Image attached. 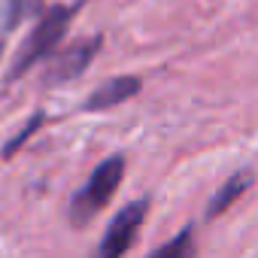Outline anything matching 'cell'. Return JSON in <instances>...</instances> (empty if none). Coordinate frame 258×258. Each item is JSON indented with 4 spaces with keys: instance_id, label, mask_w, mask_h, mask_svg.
<instances>
[{
    "instance_id": "obj_1",
    "label": "cell",
    "mask_w": 258,
    "mask_h": 258,
    "mask_svg": "<svg viewBox=\"0 0 258 258\" xmlns=\"http://www.w3.org/2000/svg\"><path fill=\"white\" fill-rule=\"evenodd\" d=\"M73 16H76V7H61V4L52 7V10H46V13H40L34 31L28 34V40L22 43V49L13 58L10 79H22L31 67H37L40 61H46L49 55H55L61 49V40L70 31Z\"/></svg>"
},
{
    "instance_id": "obj_2",
    "label": "cell",
    "mask_w": 258,
    "mask_h": 258,
    "mask_svg": "<svg viewBox=\"0 0 258 258\" xmlns=\"http://www.w3.org/2000/svg\"><path fill=\"white\" fill-rule=\"evenodd\" d=\"M124 170H127V164H124V155L121 152L103 158L91 170V176L85 179V185L70 198L67 216H70V225L73 228H85V225H91L94 216H100V210L115 198V191H118V185L124 179Z\"/></svg>"
},
{
    "instance_id": "obj_3",
    "label": "cell",
    "mask_w": 258,
    "mask_h": 258,
    "mask_svg": "<svg viewBox=\"0 0 258 258\" xmlns=\"http://www.w3.org/2000/svg\"><path fill=\"white\" fill-rule=\"evenodd\" d=\"M149 204H152L149 198L127 201L109 219V225H106V231H103V237H100V243H97V249H94L91 258H124L127 249L134 246V240H137L146 216H149Z\"/></svg>"
},
{
    "instance_id": "obj_4",
    "label": "cell",
    "mask_w": 258,
    "mask_h": 258,
    "mask_svg": "<svg viewBox=\"0 0 258 258\" xmlns=\"http://www.w3.org/2000/svg\"><path fill=\"white\" fill-rule=\"evenodd\" d=\"M103 49V37L94 34V37H85V40H76L70 46H61L55 55H49V67H46V85H64V82H73L79 79L91 61L97 58V52Z\"/></svg>"
},
{
    "instance_id": "obj_5",
    "label": "cell",
    "mask_w": 258,
    "mask_h": 258,
    "mask_svg": "<svg viewBox=\"0 0 258 258\" xmlns=\"http://www.w3.org/2000/svg\"><path fill=\"white\" fill-rule=\"evenodd\" d=\"M143 91V79L140 76H112L106 82H100L85 100H82V112H106L112 106H121L131 97H137Z\"/></svg>"
},
{
    "instance_id": "obj_6",
    "label": "cell",
    "mask_w": 258,
    "mask_h": 258,
    "mask_svg": "<svg viewBox=\"0 0 258 258\" xmlns=\"http://www.w3.org/2000/svg\"><path fill=\"white\" fill-rule=\"evenodd\" d=\"M252 182H255V170H252V167L234 170V173L213 191V198L207 201V207H204V222H216L219 216H225V213L252 188Z\"/></svg>"
},
{
    "instance_id": "obj_7",
    "label": "cell",
    "mask_w": 258,
    "mask_h": 258,
    "mask_svg": "<svg viewBox=\"0 0 258 258\" xmlns=\"http://www.w3.org/2000/svg\"><path fill=\"white\" fill-rule=\"evenodd\" d=\"M149 258H198V231H195V225L191 222L182 225L167 243L152 249Z\"/></svg>"
},
{
    "instance_id": "obj_8",
    "label": "cell",
    "mask_w": 258,
    "mask_h": 258,
    "mask_svg": "<svg viewBox=\"0 0 258 258\" xmlns=\"http://www.w3.org/2000/svg\"><path fill=\"white\" fill-rule=\"evenodd\" d=\"M40 13H43V0H7V7H4V28L13 31L22 22L40 16Z\"/></svg>"
},
{
    "instance_id": "obj_9",
    "label": "cell",
    "mask_w": 258,
    "mask_h": 258,
    "mask_svg": "<svg viewBox=\"0 0 258 258\" xmlns=\"http://www.w3.org/2000/svg\"><path fill=\"white\" fill-rule=\"evenodd\" d=\"M40 124H43V115L37 112V115H34L31 121H28V127H25V131H22V134H19V137H16V140H13L10 146H7V155H13V152H16V149H19V146H22V143H25V140L31 137V131H37V127H40Z\"/></svg>"
}]
</instances>
